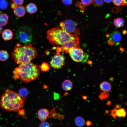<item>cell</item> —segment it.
I'll return each instance as SVG.
<instances>
[{"label":"cell","instance_id":"cell-24","mask_svg":"<svg viewBox=\"0 0 127 127\" xmlns=\"http://www.w3.org/2000/svg\"><path fill=\"white\" fill-rule=\"evenodd\" d=\"M40 70L46 72L48 70L50 67L48 64L45 62L43 63L40 66Z\"/></svg>","mask_w":127,"mask_h":127},{"label":"cell","instance_id":"cell-26","mask_svg":"<svg viewBox=\"0 0 127 127\" xmlns=\"http://www.w3.org/2000/svg\"><path fill=\"white\" fill-rule=\"evenodd\" d=\"M75 4L76 7H78L81 10L82 13L84 14V12L85 10V7L81 3H80L78 1L76 2Z\"/></svg>","mask_w":127,"mask_h":127},{"label":"cell","instance_id":"cell-38","mask_svg":"<svg viewBox=\"0 0 127 127\" xmlns=\"http://www.w3.org/2000/svg\"><path fill=\"white\" fill-rule=\"evenodd\" d=\"M125 32H125V30H124V31H123V34L124 33V34H125Z\"/></svg>","mask_w":127,"mask_h":127},{"label":"cell","instance_id":"cell-22","mask_svg":"<svg viewBox=\"0 0 127 127\" xmlns=\"http://www.w3.org/2000/svg\"><path fill=\"white\" fill-rule=\"evenodd\" d=\"M9 55L8 52L4 50L0 51V60L5 61L8 58Z\"/></svg>","mask_w":127,"mask_h":127},{"label":"cell","instance_id":"cell-23","mask_svg":"<svg viewBox=\"0 0 127 127\" xmlns=\"http://www.w3.org/2000/svg\"><path fill=\"white\" fill-rule=\"evenodd\" d=\"M8 5V3L6 0H0V9H6Z\"/></svg>","mask_w":127,"mask_h":127},{"label":"cell","instance_id":"cell-12","mask_svg":"<svg viewBox=\"0 0 127 127\" xmlns=\"http://www.w3.org/2000/svg\"><path fill=\"white\" fill-rule=\"evenodd\" d=\"M127 112L125 109L123 108H121L118 109H115L111 111V116L116 119L117 117H125L126 115Z\"/></svg>","mask_w":127,"mask_h":127},{"label":"cell","instance_id":"cell-37","mask_svg":"<svg viewBox=\"0 0 127 127\" xmlns=\"http://www.w3.org/2000/svg\"><path fill=\"white\" fill-rule=\"evenodd\" d=\"M3 28L2 26L0 25V34L2 32Z\"/></svg>","mask_w":127,"mask_h":127},{"label":"cell","instance_id":"cell-2","mask_svg":"<svg viewBox=\"0 0 127 127\" xmlns=\"http://www.w3.org/2000/svg\"><path fill=\"white\" fill-rule=\"evenodd\" d=\"M37 55L36 49L30 43L24 46L17 44L11 53L15 62L19 65L31 62Z\"/></svg>","mask_w":127,"mask_h":127},{"label":"cell","instance_id":"cell-8","mask_svg":"<svg viewBox=\"0 0 127 127\" xmlns=\"http://www.w3.org/2000/svg\"><path fill=\"white\" fill-rule=\"evenodd\" d=\"M65 58L61 54H56L52 58L50 62L51 67L55 69L61 68L65 62Z\"/></svg>","mask_w":127,"mask_h":127},{"label":"cell","instance_id":"cell-16","mask_svg":"<svg viewBox=\"0 0 127 127\" xmlns=\"http://www.w3.org/2000/svg\"><path fill=\"white\" fill-rule=\"evenodd\" d=\"M26 10L28 13L32 14L36 13L37 11V8L35 4L30 3L27 5Z\"/></svg>","mask_w":127,"mask_h":127},{"label":"cell","instance_id":"cell-11","mask_svg":"<svg viewBox=\"0 0 127 127\" xmlns=\"http://www.w3.org/2000/svg\"><path fill=\"white\" fill-rule=\"evenodd\" d=\"M109 38L110 40L113 42L115 45H118L121 40V34L119 32L114 31L110 34Z\"/></svg>","mask_w":127,"mask_h":127},{"label":"cell","instance_id":"cell-27","mask_svg":"<svg viewBox=\"0 0 127 127\" xmlns=\"http://www.w3.org/2000/svg\"><path fill=\"white\" fill-rule=\"evenodd\" d=\"M38 127H51V126L49 123L45 121H41Z\"/></svg>","mask_w":127,"mask_h":127},{"label":"cell","instance_id":"cell-17","mask_svg":"<svg viewBox=\"0 0 127 127\" xmlns=\"http://www.w3.org/2000/svg\"><path fill=\"white\" fill-rule=\"evenodd\" d=\"M100 87L101 90L105 92L109 91L111 89L110 84L109 82L106 81L101 83Z\"/></svg>","mask_w":127,"mask_h":127},{"label":"cell","instance_id":"cell-19","mask_svg":"<svg viewBox=\"0 0 127 127\" xmlns=\"http://www.w3.org/2000/svg\"><path fill=\"white\" fill-rule=\"evenodd\" d=\"M18 94L24 100L28 94L29 91L26 88L23 87L19 90Z\"/></svg>","mask_w":127,"mask_h":127},{"label":"cell","instance_id":"cell-29","mask_svg":"<svg viewBox=\"0 0 127 127\" xmlns=\"http://www.w3.org/2000/svg\"><path fill=\"white\" fill-rule=\"evenodd\" d=\"M114 4L115 5L120 6L122 4L123 2V0H112Z\"/></svg>","mask_w":127,"mask_h":127},{"label":"cell","instance_id":"cell-5","mask_svg":"<svg viewBox=\"0 0 127 127\" xmlns=\"http://www.w3.org/2000/svg\"><path fill=\"white\" fill-rule=\"evenodd\" d=\"M60 26L70 35L74 36H78L80 34L79 29L73 21L66 20L61 22Z\"/></svg>","mask_w":127,"mask_h":127},{"label":"cell","instance_id":"cell-36","mask_svg":"<svg viewBox=\"0 0 127 127\" xmlns=\"http://www.w3.org/2000/svg\"><path fill=\"white\" fill-rule=\"evenodd\" d=\"M86 124L87 126H89L91 124V123L90 121H88L86 123Z\"/></svg>","mask_w":127,"mask_h":127},{"label":"cell","instance_id":"cell-30","mask_svg":"<svg viewBox=\"0 0 127 127\" xmlns=\"http://www.w3.org/2000/svg\"><path fill=\"white\" fill-rule=\"evenodd\" d=\"M62 3L67 5H69L72 3L73 0H61Z\"/></svg>","mask_w":127,"mask_h":127},{"label":"cell","instance_id":"cell-10","mask_svg":"<svg viewBox=\"0 0 127 127\" xmlns=\"http://www.w3.org/2000/svg\"><path fill=\"white\" fill-rule=\"evenodd\" d=\"M37 116L41 122L45 121L48 118H52V111L51 110L50 112L49 110L46 109H41L38 111Z\"/></svg>","mask_w":127,"mask_h":127},{"label":"cell","instance_id":"cell-9","mask_svg":"<svg viewBox=\"0 0 127 127\" xmlns=\"http://www.w3.org/2000/svg\"><path fill=\"white\" fill-rule=\"evenodd\" d=\"M79 40L78 36L64 44L61 47L63 51L68 53V51L71 49L79 48L80 46Z\"/></svg>","mask_w":127,"mask_h":127},{"label":"cell","instance_id":"cell-35","mask_svg":"<svg viewBox=\"0 0 127 127\" xmlns=\"http://www.w3.org/2000/svg\"><path fill=\"white\" fill-rule=\"evenodd\" d=\"M112 0H104V1L107 3H109L111 2Z\"/></svg>","mask_w":127,"mask_h":127},{"label":"cell","instance_id":"cell-1","mask_svg":"<svg viewBox=\"0 0 127 127\" xmlns=\"http://www.w3.org/2000/svg\"><path fill=\"white\" fill-rule=\"evenodd\" d=\"M15 79H19L25 83L33 81L39 76L40 68L32 62L20 64L13 71Z\"/></svg>","mask_w":127,"mask_h":127},{"label":"cell","instance_id":"cell-4","mask_svg":"<svg viewBox=\"0 0 127 127\" xmlns=\"http://www.w3.org/2000/svg\"><path fill=\"white\" fill-rule=\"evenodd\" d=\"M47 34V38L50 43L54 45L62 46L68 41L78 36L70 35L60 26L48 30Z\"/></svg>","mask_w":127,"mask_h":127},{"label":"cell","instance_id":"cell-33","mask_svg":"<svg viewBox=\"0 0 127 127\" xmlns=\"http://www.w3.org/2000/svg\"><path fill=\"white\" fill-rule=\"evenodd\" d=\"M17 5L16 4L13 2L11 4V7L12 9L14 10Z\"/></svg>","mask_w":127,"mask_h":127},{"label":"cell","instance_id":"cell-15","mask_svg":"<svg viewBox=\"0 0 127 127\" xmlns=\"http://www.w3.org/2000/svg\"><path fill=\"white\" fill-rule=\"evenodd\" d=\"M62 87L63 90L66 91L71 90L73 87V83L69 79L65 80L62 84Z\"/></svg>","mask_w":127,"mask_h":127},{"label":"cell","instance_id":"cell-20","mask_svg":"<svg viewBox=\"0 0 127 127\" xmlns=\"http://www.w3.org/2000/svg\"><path fill=\"white\" fill-rule=\"evenodd\" d=\"M114 23L116 27L117 28H120L124 26V21L123 18L119 17L115 19L114 20Z\"/></svg>","mask_w":127,"mask_h":127},{"label":"cell","instance_id":"cell-6","mask_svg":"<svg viewBox=\"0 0 127 127\" xmlns=\"http://www.w3.org/2000/svg\"><path fill=\"white\" fill-rule=\"evenodd\" d=\"M16 36L20 42L24 44L29 43L32 40L31 31L29 28L26 26L20 27L16 31Z\"/></svg>","mask_w":127,"mask_h":127},{"label":"cell","instance_id":"cell-7","mask_svg":"<svg viewBox=\"0 0 127 127\" xmlns=\"http://www.w3.org/2000/svg\"><path fill=\"white\" fill-rule=\"evenodd\" d=\"M68 53L73 60L77 62H86L88 57V55L85 53L83 50L79 48L71 49L68 51Z\"/></svg>","mask_w":127,"mask_h":127},{"label":"cell","instance_id":"cell-18","mask_svg":"<svg viewBox=\"0 0 127 127\" xmlns=\"http://www.w3.org/2000/svg\"><path fill=\"white\" fill-rule=\"evenodd\" d=\"M8 17L5 13L0 14V25L4 26L5 25L8 23Z\"/></svg>","mask_w":127,"mask_h":127},{"label":"cell","instance_id":"cell-34","mask_svg":"<svg viewBox=\"0 0 127 127\" xmlns=\"http://www.w3.org/2000/svg\"><path fill=\"white\" fill-rule=\"evenodd\" d=\"M123 2L122 4L123 6L127 5V0H123Z\"/></svg>","mask_w":127,"mask_h":127},{"label":"cell","instance_id":"cell-3","mask_svg":"<svg viewBox=\"0 0 127 127\" xmlns=\"http://www.w3.org/2000/svg\"><path fill=\"white\" fill-rule=\"evenodd\" d=\"M24 101L18 93L7 89L1 96L0 106L1 108L6 111H16L23 107Z\"/></svg>","mask_w":127,"mask_h":127},{"label":"cell","instance_id":"cell-13","mask_svg":"<svg viewBox=\"0 0 127 127\" xmlns=\"http://www.w3.org/2000/svg\"><path fill=\"white\" fill-rule=\"evenodd\" d=\"M13 12L17 16L21 17L23 16L26 12L25 7L21 5H18L13 10Z\"/></svg>","mask_w":127,"mask_h":127},{"label":"cell","instance_id":"cell-28","mask_svg":"<svg viewBox=\"0 0 127 127\" xmlns=\"http://www.w3.org/2000/svg\"><path fill=\"white\" fill-rule=\"evenodd\" d=\"M81 4L85 7L90 5L92 0H81Z\"/></svg>","mask_w":127,"mask_h":127},{"label":"cell","instance_id":"cell-32","mask_svg":"<svg viewBox=\"0 0 127 127\" xmlns=\"http://www.w3.org/2000/svg\"><path fill=\"white\" fill-rule=\"evenodd\" d=\"M18 114L24 117L25 115V111L24 109H20L19 110Z\"/></svg>","mask_w":127,"mask_h":127},{"label":"cell","instance_id":"cell-31","mask_svg":"<svg viewBox=\"0 0 127 127\" xmlns=\"http://www.w3.org/2000/svg\"><path fill=\"white\" fill-rule=\"evenodd\" d=\"M12 0L13 3L17 5H21L23 4L24 0Z\"/></svg>","mask_w":127,"mask_h":127},{"label":"cell","instance_id":"cell-14","mask_svg":"<svg viewBox=\"0 0 127 127\" xmlns=\"http://www.w3.org/2000/svg\"><path fill=\"white\" fill-rule=\"evenodd\" d=\"M2 36L3 39L5 40H9L12 38L13 33L10 29H5L2 32Z\"/></svg>","mask_w":127,"mask_h":127},{"label":"cell","instance_id":"cell-25","mask_svg":"<svg viewBox=\"0 0 127 127\" xmlns=\"http://www.w3.org/2000/svg\"><path fill=\"white\" fill-rule=\"evenodd\" d=\"M93 5L96 6H101L103 4L104 0H92Z\"/></svg>","mask_w":127,"mask_h":127},{"label":"cell","instance_id":"cell-21","mask_svg":"<svg viewBox=\"0 0 127 127\" xmlns=\"http://www.w3.org/2000/svg\"><path fill=\"white\" fill-rule=\"evenodd\" d=\"M75 121L76 125L79 127L84 126L85 123V120L83 119L80 116L76 117L75 119Z\"/></svg>","mask_w":127,"mask_h":127}]
</instances>
